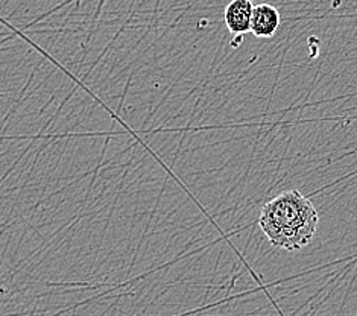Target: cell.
I'll use <instances>...</instances> for the list:
<instances>
[{"label":"cell","instance_id":"obj_1","mask_svg":"<svg viewBox=\"0 0 357 316\" xmlns=\"http://www.w3.org/2000/svg\"><path fill=\"white\" fill-rule=\"evenodd\" d=\"M318 222L312 201L298 190H289L263 206L259 225L272 246L292 253L313 241Z\"/></svg>","mask_w":357,"mask_h":316},{"label":"cell","instance_id":"obj_2","mask_svg":"<svg viewBox=\"0 0 357 316\" xmlns=\"http://www.w3.org/2000/svg\"><path fill=\"white\" fill-rule=\"evenodd\" d=\"M252 0H231L224 11V22L233 37H241L251 31Z\"/></svg>","mask_w":357,"mask_h":316},{"label":"cell","instance_id":"obj_3","mask_svg":"<svg viewBox=\"0 0 357 316\" xmlns=\"http://www.w3.org/2000/svg\"><path fill=\"white\" fill-rule=\"evenodd\" d=\"M280 13L269 3H259L254 6L251 17V31L259 38H271L280 28Z\"/></svg>","mask_w":357,"mask_h":316},{"label":"cell","instance_id":"obj_4","mask_svg":"<svg viewBox=\"0 0 357 316\" xmlns=\"http://www.w3.org/2000/svg\"><path fill=\"white\" fill-rule=\"evenodd\" d=\"M252 2H256V0H252Z\"/></svg>","mask_w":357,"mask_h":316}]
</instances>
